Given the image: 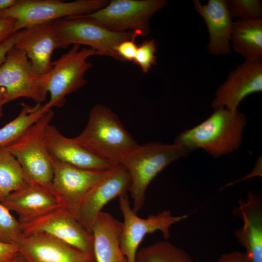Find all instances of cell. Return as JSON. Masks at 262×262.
<instances>
[{"instance_id":"obj_12","label":"cell","mask_w":262,"mask_h":262,"mask_svg":"<svg viewBox=\"0 0 262 262\" xmlns=\"http://www.w3.org/2000/svg\"><path fill=\"white\" fill-rule=\"evenodd\" d=\"M21 225L23 234H46L94 258L92 233L87 231L75 216L62 207Z\"/></svg>"},{"instance_id":"obj_1","label":"cell","mask_w":262,"mask_h":262,"mask_svg":"<svg viewBox=\"0 0 262 262\" xmlns=\"http://www.w3.org/2000/svg\"><path fill=\"white\" fill-rule=\"evenodd\" d=\"M214 110L204 121L180 133L174 143L188 151L202 149L214 158L237 150L247 122L245 115L225 108Z\"/></svg>"},{"instance_id":"obj_8","label":"cell","mask_w":262,"mask_h":262,"mask_svg":"<svg viewBox=\"0 0 262 262\" xmlns=\"http://www.w3.org/2000/svg\"><path fill=\"white\" fill-rule=\"evenodd\" d=\"M79 45L72 48L56 61L52 62V68L42 75L43 82L49 94V106L61 108L66 97L84 86L87 80L84 75L93 66L87 59L99 53L91 48L80 49Z\"/></svg>"},{"instance_id":"obj_14","label":"cell","mask_w":262,"mask_h":262,"mask_svg":"<svg viewBox=\"0 0 262 262\" xmlns=\"http://www.w3.org/2000/svg\"><path fill=\"white\" fill-rule=\"evenodd\" d=\"M28 262H93L94 258L42 233L22 234L15 243Z\"/></svg>"},{"instance_id":"obj_21","label":"cell","mask_w":262,"mask_h":262,"mask_svg":"<svg viewBox=\"0 0 262 262\" xmlns=\"http://www.w3.org/2000/svg\"><path fill=\"white\" fill-rule=\"evenodd\" d=\"M122 222L108 213L101 212L92 228L95 262H127L120 245Z\"/></svg>"},{"instance_id":"obj_13","label":"cell","mask_w":262,"mask_h":262,"mask_svg":"<svg viewBox=\"0 0 262 262\" xmlns=\"http://www.w3.org/2000/svg\"><path fill=\"white\" fill-rule=\"evenodd\" d=\"M262 91V60H245L230 71L217 89L211 106L236 111L247 96Z\"/></svg>"},{"instance_id":"obj_2","label":"cell","mask_w":262,"mask_h":262,"mask_svg":"<svg viewBox=\"0 0 262 262\" xmlns=\"http://www.w3.org/2000/svg\"><path fill=\"white\" fill-rule=\"evenodd\" d=\"M74 139L89 151L111 163L119 164L137 145L118 116L110 108L96 104L83 131Z\"/></svg>"},{"instance_id":"obj_18","label":"cell","mask_w":262,"mask_h":262,"mask_svg":"<svg viewBox=\"0 0 262 262\" xmlns=\"http://www.w3.org/2000/svg\"><path fill=\"white\" fill-rule=\"evenodd\" d=\"M192 2L195 12L203 18L208 29L209 53L216 56L229 54L232 51L230 36L233 21L227 0H208L206 4L199 0Z\"/></svg>"},{"instance_id":"obj_26","label":"cell","mask_w":262,"mask_h":262,"mask_svg":"<svg viewBox=\"0 0 262 262\" xmlns=\"http://www.w3.org/2000/svg\"><path fill=\"white\" fill-rule=\"evenodd\" d=\"M229 13L233 18L255 20L262 18V1L227 0Z\"/></svg>"},{"instance_id":"obj_31","label":"cell","mask_w":262,"mask_h":262,"mask_svg":"<svg viewBox=\"0 0 262 262\" xmlns=\"http://www.w3.org/2000/svg\"><path fill=\"white\" fill-rule=\"evenodd\" d=\"M15 19L11 18H0V44L14 33Z\"/></svg>"},{"instance_id":"obj_17","label":"cell","mask_w":262,"mask_h":262,"mask_svg":"<svg viewBox=\"0 0 262 262\" xmlns=\"http://www.w3.org/2000/svg\"><path fill=\"white\" fill-rule=\"evenodd\" d=\"M45 139L52 158L59 162L91 170H107L116 165L95 155L74 138L65 136L50 124L46 129Z\"/></svg>"},{"instance_id":"obj_7","label":"cell","mask_w":262,"mask_h":262,"mask_svg":"<svg viewBox=\"0 0 262 262\" xmlns=\"http://www.w3.org/2000/svg\"><path fill=\"white\" fill-rule=\"evenodd\" d=\"M64 49L70 45L87 46L99 56H106L122 61L115 49L121 42L136 39L131 31H110L82 16L66 17L51 22Z\"/></svg>"},{"instance_id":"obj_29","label":"cell","mask_w":262,"mask_h":262,"mask_svg":"<svg viewBox=\"0 0 262 262\" xmlns=\"http://www.w3.org/2000/svg\"><path fill=\"white\" fill-rule=\"evenodd\" d=\"M135 39L124 41L116 47L115 51L122 62L134 61L138 46L135 43Z\"/></svg>"},{"instance_id":"obj_22","label":"cell","mask_w":262,"mask_h":262,"mask_svg":"<svg viewBox=\"0 0 262 262\" xmlns=\"http://www.w3.org/2000/svg\"><path fill=\"white\" fill-rule=\"evenodd\" d=\"M230 46L245 60H262V18L233 21Z\"/></svg>"},{"instance_id":"obj_28","label":"cell","mask_w":262,"mask_h":262,"mask_svg":"<svg viewBox=\"0 0 262 262\" xmlns=\"http://www.w3.org/2000/svg\"><path fill=\"white\" fill-rule=\"evenodd\" d=\"M157 44L153 39L146 40L137 46L133 62L140 68L144 73H147L157 63L156 55Z\"/></svg>"},{"instance_id":"obj_9","label":"cell","mask_w":262,"mask_h":262,"mask_svg":"<svg viewBox=\"0 0 262 262\" xmlns=\"http://www.w3.org/2000/svg\"><path fill=\"white\" fill-rule=\"evenodd\" d=\"M118 198L123 218L120 245L127 262H136L138 247L147 234L159 230L165 240H167L170 237V227L186 219L189 215L175 216L169 210H164L156 214H150L146 218H142L131 208L127 194L120 196Z\"/></svg>"},{"instance_id":"obj_24","label":"cell","mask_w":262,"mask_h":262,"mask_svg":"<svg viewBox=\"0 0 262 262\" xmlns=\"http://www.w3.org/2000/svg\"><path fill=\"white\" fill-rule=\"evenodd\" d=\"M30 184L21 165L6 147H0V202Z\"/></svg>"},{"instance_id":"obj_6","label":"cell","mask_w":262,"mask_h":262,"mask_svg":"<svg viewBox=\"0 0 262 262\" xmlns=\"http://www.w3.org/2000/svg\"><path fill=\"white\" fill-rule=\"evenodd\" d=\"M168 3L166 0H112L82 16L113 32L131 31L138 36H146L150 32V18Z\"/></svg>"},{"instance_id":"obj_27","label":"cell","mask_w":262,"mask_h":262,"mask_svg":"<svg viewBox=\"0 0 262 262\" xmlns=\"http://www.w3.org/2000/svg\"><path fill=\"white\" fill-rule=\"evenodd\" d=\"M22 234L21 223L0 202V241L15 244Z\"/></svg>"},{"instance_id":"obj_30","label":"cell","mask_w":262,"mask_h":262,"mask_svg":"<svg viewBox=\"0 0 262 262\" xmlns=\"http://www.w3.org/2000/svg\"><path fill=\"white\" fill-rule=\"evenodd\" d=\"M18 252L16 245L0 241V262H13Z\"/></svg>"},{"instance_id":"obj_5","label":"cell","mask_w":262,"mask_h":262,"mask_svg":"<svg viewBox=\"0 0 262 262\" xmlns=\"http://www.w3.org/2000/svg\"><path fill=\"white\" fill-rule=\"evenodd\" d=\"M107 0H20L16 6L0 11V18L15 19L14 32L57 19L87 15L109 2Z\"/></svg>"},{"instance_id":"obj_16","label":"cell","mask_w":262,"mask_h":262,"mask_svg":"<svg viewBox=\"0 0 262 262\" xmlns=\"http://www.w3.org/2000/svg\"><path fill=\"white\" fill-rule=\"evenodd\" d=\"M17 32L15 47L25 53L34 71L40 76L49 72L53 66V51L64 49L51 22Z\"/></svg>"},{"instance_id":"obj_32","label":"cell","mask_w":262,"mask_h":262,"mask_svg":"<svg viewBox=\"0 0 262 262\" xmlns=\"http://www.w3.org/2000/svg\"><path fill=\"white\" fill-rule=\"evenodd\" d=\"M17 36V32H15L0 44V66L4 62L8 52L15 46Z\"/></svg>"},{"instance_id":"obj_36","label":"cell","mask_w":262,"mask_h":262,"mask_svg":"<svg viewBox=\"0 0 262 262\" xmlns=\"http://www.w3.org/2000/svg\"><path fill=\"white\" fill-rule=\"evenodd\" d=\"M13 262H28L18 252Z\"/></svg>"},{"instance_id":"obj_11","label":"cell","mask_w":262,"mask_h":262,"mask_svg":"<svg viewBox=\"0 0 262 262\" xmlns=\"http://www.w3.org/2000/svg\"><path fill=\"white\" fill-rule=\"evenodd\" d=\"M0 87L5 90L6 103L26 98L41 104L48 93L42 76L34 71L25 53L15 46L0 66Z\"/></svg>"},{"instance_id":"obj_35","label":"cell","mask_w":262,"mask_h":262,"mask_svg":"<svg viewBox=\"0 0 262 262\" xmlns=\"http://www.w3.org/2000/svg\"><path fill=\"white\" fill-rule=\"evenodd\" d=\"M6 103L5 90L0 87V119L3 115V106Z\"/></svg>"},{"instance_id":"obj_10","label":"cell","mask_w":262,"mask_h":262,"mask_svg":"<svg viewBox=\"0 0 262 262\" xmlns=\"http://www.w3.org/2000/svg\"><path fill=\"white\" fill-rule=\"evenodd\" d=\"M52 159L54 171L50 191L60 206L77 219L88 193L112 168L107 170H87Z\"/></svg>"},{"instance_id":"obj_4","label":"cell","mask_w":262,"mask_h":262,"mask_svg":"<svg viewBox=\"0 0 262 262\" xmlns=\"http://www.w3.org/2000/svg\"><path fill=\"white\" fill-rule=\"evenodd\" d=\"M53 116L54 112L51 109L6 147L21 165L30 183L38 184L49 190L54 167L46 142L45 131Z\"/></svg>"},{"instance_id":"obj_34","label":"cell","mask_w":262,"mask_h":262,"mask_svg":"<svg viewBox=\"0 0 262 262\" xmlns=\"http://www.w3.org/2000/svg\"><path fill=\"white\" fill-rule=\"evenodd\" d=\"M19 1L20 0H0V12L16 6Z\"/></svg>"},{"instance_id":"obj_3","label":"cell","mask_w":262,"mask_h":262,"mask_svg":"<svg viewBox=\"0 0 262 262\" xmlns=\"http://www.w3.org/2000/svg\"><path fill=\"white\" fill-rule=\"evenodd\" d=\"M189 151L173 143L151 142L137 145L121 160L131 179L129 191L132 210L137 213L143 207L147 189L156 176L172 162L186 157Z\"/></svg>"},{"instance_id":"obj_37","label":"cell","mask_w":262,"mask_h":262,"mask_svg":"<svg viewBox=\"0 0 262 262\" xmlns=\"http://www.w3.org/2000/svg\"><path fill=\"white\" fill-rule=\"evenodd\" d=\"M93 262H95V260H94Z\"/></svg>"},{"instance_id":"obj_25","label":"cell","mask_w":262,"mask_h":262,"mask_svg":"<svg viewBox=\"0 0 262 262\" xmlns=\"http://www.w3.org/2000/svg\"><path fill=\"white\" fill-rule=\"evenodd\" d=\"M136 261V262H193L185 251L166 240L140 249Z\"/></svg>"},{"instance_id":"obj_19","label":"cell","mask_w":262,"mask_h":262,"mask_svg":"<svg viewBox=\"0 0 262 262\" xmlns=\"http://www.w3.org/2000/svg\"><path fill=\"white\" fill-rule=\"evenodd\" d=\"M236 213L243 226L235 236L246 249L248 262H262V200L260 194L249 192L245 201L241 200Z\"/></svg>"},{"instance_id":"obj_33","label":"cell","mask_w":262,"mask_h":262,"mask_svg":"<svg viewBox=\"0 0 262 262\" xmlns=\"http://www.w3.org/2000/svg\"><path fill=\"white\" fill-rule=\"evenodd\" d=\"M215 262H248L245 253L238 251L222 254Z\"/></svg>"},{"instance_id":"obj_15","label":"cell","mask_w":262,"mask_h":262,"mask_svg":"<svg viewBox=\"0 0 262 262\" xmlns=\"http://www.w3.org/2000/svg\"><path fill=\"white\" fill-rule=\"evenodd\" d=\"M131 186L130 176L126 169L117 164L88 193L81 207L78 220L91 233L93 224L103 207L109 201L127 194Z\"/></svg>"},{"instance_id":"obj_20","label":"cell","mask_w":262,"mask_h":262,"mask_svg":"<svg viewBox=\"0 0 262 262\" xmlns=\"http://www.w3.org/2000/svg\"><path fill=\"white\" fill-rule=\"evenodd\" d=\"M0 203L18 215L21 224L31 222L61 207L50 190L34 183L10 193Z\"/></svg>"},{"instance_id":"obj_23","label":"cell","mask_w":262,"mask_h":262,"mask_svg":"<svg viewBox=\"0 0 262 262\" xmlns=\"http://www.w3.org/2000/svg\"><path fill=\"white\" fill-rule=\"evenodd\" d=\"M51 109L47 103H36L34 106L22 103L17 116L0 129V147H7L15 141Z\"/></svg>"}]
</instances>
